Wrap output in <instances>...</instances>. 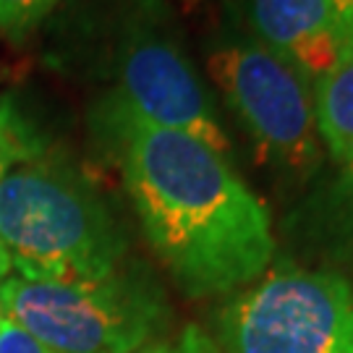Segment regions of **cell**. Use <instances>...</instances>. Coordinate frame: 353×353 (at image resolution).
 Listing matches in <instances>:
<instances>
[{
	"mask_svg": "<svg viewBox=\"0 0 353 353\" xmlns=\"http://www.w3.org/2000/svg\"><path fill=\"white\" fill-rule=\"evenodd\" d=\"M327 210L335 228L345 236H353V154L341 165V173L330 191Z\"/></svg>",
	"mask_w": 353,
	"mask_h": 353,
	"instance_id": "cell-11",
	"label": "cell"
},
{
	"mask_svg": "<svg viewBox=\"0 0 353 353\" xmlns=\"http://www.w3.org/2000/svg\"><path fill=\"white\" fill-rule=\"evenodd\" d=\"M141 230L191 299L236 293L275 254L265 202L204 141L168 131L108 94L94 113Z\"/></svg>",
	"mask_w": 353,
	"mask_h": 353,
	"instance_id": "cell-1",
	"label": "cell"
},
{
	"mask_svg": "<svg viewBox=\"0 0 353 353\" xmlns=\"http://www.w3.org/2000/svg\"><path fill=\"white\" fill-rule=\"evenodd\" d=\"M118 87L110 92L131 113L154 126L230 152V139L189 58L163 34L137 29L118 50Z\"/></svg>",
	"mask_w": 353,
	"mask_h": 353,
	"instance_id": "cell-6",
	"label": "cell"
},
{
	"mask_svg": "<svg viewBox=\"0 0 353 353\" xmlns=\"http://www.w3.org/2000/svg\"><path fill=\"white\" fill-rule=\"evenodd\" d=\"M249 21L312 87L353 55V0H249Z\"/></svg>",
	"mask_w": 353,
	"mask_h": 353,
	"instance_id": "cell-7",
	"label": "cell"
},
{
	"mask_svg": "<svg viewBox=\"0 0 353 353\" xmlns=\"http://www.w3.org/2000/svg\"><path fill=\"white\" fill-rule=\"evenodd\" d=\"M207 68L267 160L288 176H312L322 163L312 84L259 39L217 45Z\"/></svg>",
	"mask_w": 353,
	"mask_h": 353,
	"instance_id": "cell-5",
	"label": "cell"
},
{
	"mask_svg": "<svg viewBox=\"0 0 353 353\" xmlns=\"http://www.w3.org/2000/svg\"><path fill=\"white\" fill-rule=\"evenodd\" d=\"M42 152L34 137L29 134V128L24 126V121L13 113V108L8 102H0V176L19 160H26L32 154ZM11 259L6 254V246L0 241V280H6L11 275Z\"/></svg>",
	"mask_w": 353,
	"mask_h": 353,
	"instance_id": "cell-9",
	"label": "cell"
},
{
	"mask_svg": "<svg viewBox=\"0 0 353 353\" xmlns=\"http://www.w3.org/2000/svg\"><path fill=\"white\" fill-rule=\"evenodd\" d=\"M0 301L8 319L58 353H139L170 322L163 288L139 265L89 283L8 275L0 280Z\"/></svg>",
	"mask_w": 353,
	"mask_h": 353,
	"instance_id": "cell-3",
	"label": "cell"
},
{
	"mask_svg": "<svg viewBox=\"0 0 353 353\" xmlns=\"http://www.w3.org/2000/svg\"><path fill=\"white\" fill-rule=\"evenodd\" d=\"M139 353H223V351H220V345L202 327L189 325V327H183L173 338H163V341L150 343Z\"/></svg>",
	"mask_w": 353,
	"mask_h": 353,
	"instance_id": "cell-12",
	"label": "cell"
},
{
	"mask_svg": "<svg viewBox=\"0 0 353 353\" xmlns=\"http://www.w3.org/2000/svg\"><path fill=\"white\" fill-rule=\"evenodd\" d=\"M0 353H58L50 345L39 343L32 338L26 330H21L13 319H3L0 322Z\"/></svg>",
	"mask_w": 353,
	"mask_h": 353,
	"instance_id": "cell-13",
	"label": "cell"
},
{
	"mask_svg": "<svg viewBox=\"0 0 353 353\" xmlns=\"http://www.w3.org/2000/svg\"><path fill=\"white\" fill-rule=\"evenodd\" d=\"M61 0H0V32L11 39L32 34Z\"/></svg>",
	"mask_w": 353,
	"mask_h": 353,
	"instance_id": "cell-10",
	"label": "cell"
},
{
	"mask_svg": "<svg viewBox=\"0 0 353 353\" xmlns=\"http://www.w3.org/2000/svg\"><path fill=\"white\" fill-rule=\"evenodd\" d=\"M0 241L32 283H89L123 265L128 241L100 191L58 154L37 152L0 176Z\"/></svg>",
	"mask_w": 353,
	"mask_h": 353,
	"instance_id": "cell-2",
	"label": "cell"
},
{
	"mask_svg": "<svg viewBox=\"0 0 353 353\" xmlns=\"http://www.w3.org/2000/svg\"><path fill=\"white\" fill-rule=\"evenodd\" d=\"M223 353H353V285L338 272L275 270L217 314Z\"/></svg>",
	"mask_w": 353,
	"mask_h": 353,
	"instance_id": "cell-4",
	"label": "cell"
},
{
	"mask_svg": "<svg viewBox=\"0 0 353 353\" xmlns=\"http://www.w3.org/2000/svg\"><path fill=\"white\" fill-rule=\"evenodd\" d=\"M316 134L335 163L353 154V55L314 87Z\"/></svg>",
	"mask_w": 353,
	"mask_h": 353,
	"instance_id": "cell-8",
	"label": "cell"
},
{
	"mask_svg": "<svg viewBox=\"0 0 353 353\" xmlns=\"http://www.w3.org/2000/svg\"><path fill=\"white\" fill-rule=\"evenodd\" d=\"M6 319V312H3V301H0V322Z\"/></svg>",
	"mask_w": 353,
	"mask_h": 353,
	"instance_id": "cell-14",
	"label": "cell"
}]
</instances>
